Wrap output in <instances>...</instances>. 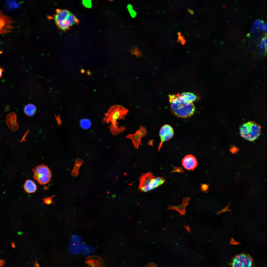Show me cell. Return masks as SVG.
I'll return each instance as SVG.
<instances>
[{"mask_svg": "<svg viewBox=\"0 0 267 267\" xmlns=\"http://www.w3.org/2000/svg\"><path fill=\"white\" fill-rule=\"evenodd\" d=\"M209 184H201L200 190L204 193H207L209 191Z\"/></svg>", "mask_w": 267, "mask_h": 267, "instance_id": "obj_24", "label": "cell"}, {"mask_svg": "<svg viewBox=\"0 0 267 267\" xmlns=\"http://www.w3.org/2000/svg\"><path fill=\"white\" fill-rule=\"evenodd\" d=\"M11 245L12 247L13 248H15V245L14 242H13L12 243Z\"/></svg>", "mask_w": 267, "mask_h": 267, "instance_id": "obj_31", "label": "cell"}, {"mask_svg": "<svg viewBox=\"0 0 267 267\" xmlns=\"http://www.w3.org/2000/svg\"><path fill=\"white\" fill-rule=\"evenodd\" d=\"M145 267H157V265L153 263H150L146 265Z\"/></svg>", "mask_w": 267, "mask_h": 267, "instance_id": "obj_27", "label": "cell"}, {"mask_svg": "<svg viewBox=\"0 0 267 267\" xmlns=\"http://www.w3.org/2000/svg\"><path fill=\"white\" fill-rule=\"evenodd\" d=\"M52 197H51L43 199V200L44 203L47 204H49L53 201H52Z\"/></svg>", "mask_w": 267, "mask_h": 267, "instance_id": "obj_26", "label": "cell"}, {"mask_svg": "<svg viewBox=\"0 0 267 267\" xmlns=\"http://www.w3.org/2000/svg\"><path fill=\"white\" fill-rule=\"evenodd\" d=\"M80 123L81 127L84 129H88L91 126L90 122L87 119H82L80 121Z\"/></svg>", "mask_w": 267, "mask_h": 267, "instance_id": "obj_22", "label": "cell"}, {"mask_svg": "<svg viewBox=\"0 0 267 267\" xmlns=\"http://www.w3.org/2000/svg\"><path fill=\"white\" fill-rule=\"evenodd\" d=\"M178 39L180 41L184 40L183 37L181 36H179L178 38Z\"/></svg>", "mask_w": 267, "mask_h": 267, "instance_id": "obj_30", "label": "cell"}, {"mask_svg": "<svg viewBox=\"0 0 267 267\" xmlns=\"http://www.w3.org/2000/svg\"><path fill=\"white\" fill-rule=\"evenodd\" d=\"M165 181L162 177L155 176L151 172L147 173L141 177L139 189L142 192H148L161 185Z\"/></svg>", "mask_w": 267, "mask_h": 267, "instance_id": "obj_3", "label": "cell"}, {"mask_svg": "<svg viewBox=\"0 0 267 267\" xmlns=\"http://www.w3.org/2000/svg\"><path fill=\"white\" fill-rule=\"evenodd\" d=\"M146 133L147 131L145 127L141 126L139 129L136 131L134 134H129L127 135L126 137L131 139L134 148L138 149L139 146L142 145L141 139L145 136Z\"/></svg>", "mask_w": 267, "mask_h": 267, "instance_id": "obj_9", "label": "cell"}, {"mask_svg": "<svg viewBox=\"0 0 267 267\" xmlns=\"http://www.w3.org/2000/svg\"><path fill=\"white\" fill-rule=\"evenodd\" d=\"M198 161L197 158L192 155L185 156L182 160V165L185 169L193 171L197 167Z\"/></svg>", "mask_w": 267, "mask_h": 267, "instance_id": "obj_11", "label": "cell"}, {"mask_svg": "<svg viewBox=\"0 0 267 267\" xmlns=\"http://www.w3.org/2000/svg\"><path fill=\"white\" fill-rule=\"evenodd\" d=\"M34 179L40 185L48 183L52 177L51 171L47 166L42 164L36 167L33 170Z\"/></svg>", "mask_w": 267, "mask_h": 267, "instance_id": "obj_5", "label": "cell"}, {"mask_svg": "<svg viewBox=\"0 0 267 267\" xmlns=\"http://www.w3.org/2000/svg\"><path fill=\"white\" fill-rule=\"evenodd\" d=\"M178 35H179V36H181V34L180 33H178Z\"/></svg>", "mask_w": 267, "mask_h": 267, "instance_id": "obj_33", "label": "cell"}, {"mask_svg": "<svg viewBox=\"0 0 267 267\" xmlns=\"http://www.w3.org/2000/svg\"><path fill=\"white\" fill-rule=\"evenodd\" d=\"M189 198H183L182 203L180 205L178 206H169L168 209L176 210L179 213L180 215H184L186 214L185 208L189 204Z\"/></svg>", "mask_w": 267, "mask_h": 267, "instance_id": "obj_15", "label": "cell"}, {"mask_svg": "<svg viewBox=\"0 0 267 267\" xmlns=\"http://www.w3.org/2000/svg\"><path fill=\"white\" fill-rule=\"evenodd\" d=\"M5 262L4 261V260H2L1 259H0V267H2L5 264Z\"/></svg>", "mask_w": 267, "mask_h": 267, "instance_id": "obj_28", "label": "cell"}, {"mask_svg": "<svg viewBox=\"0 0 267 267\" xmlns=\"http://www.w3.org/2000/svg\"><path fill=\"white\" fill-rule=\"evenodd\" d=\"M83 163V160L77 158L75 160V166L73 171V174L77 175L78 172V170L81 165Z\"/></svg>", "mask_w": 267, "mask_h": 267, "instance_id": "obj_21", "label": "cell"}, {"mask_svg": "<svg viewBox=\"0 0 267 267\" xmlns=\"http://www.w3.org/2000/svg\"><path fill=\"white\" fill-rule=\"evenodd\" d=\"M17 116L14 112H11L8 114L6 116V122L8 128L12 131L16 130L19 127L17 122Z\"/></svg>", "mask_w": 267, "mask_h": 267, "instance_id": "obj_14", "label": "cell"}, {"mask_svg": "<svg viewBox=\"0 0 267 267\" xmlns=\"http://www.w3.org/2000/svg\"><path fill=\"white\" fill-rule=\"evenodd\" d=\"M265 23L261 20H257L255 21L252 24L251 29V33L253 34L262 31H264Z\"/></svg>", "mask_w": 267, "mask_h": 267, "instance_id": "obj_16", "label": "cell"}, {"mask_svg": "<svg viewBox=\"0 0 267 267\" xmlns=\"http://www.w3.org/2000/svg\"><path fill=\"white\" fill-rule=\"evenodd\" d=\"M36 108L35 106L32 104L26 105L24 107V111L25 114L29 116L33 115L36 112Z\"/></svg>", "mask_w": 267, "mask_h": 267, "instance_id": "obj_20", "label": "cell"}, {"mask_svg": "<svg viewBox=\"0 0 267 267\" xmlns=\"http://www.w3.org/2000/svg\"><path fill=\"white\" fill-rule=\"evenodd\" d=\"M261 126L257 124L250 121L245 123L240 127L241 136L245 139L252 141L257 138L261 133Z\"/></svg>", "mask_w": 267, "mask_h": 267, "instance_id": "obj_4", "label": "cell"}, {"mask_svg": "<svg viewBox=\"0 0 267 267\" xmlns=\"http://www.w3.org/2000/svg\"><path fill=\"white\" fill-rule=\"evenodd\" d=\"M79 22L76 16L71 13L66 20L58 27L62 30H65L73 25L78 24Z\"/></svg>", "mask_w": 267, "mask_h": 267, "instance_id": "obj_13", "label": "cell"}, {"mask_svg": "<svg viewBox=\"0 0 267 267\" xmlns=\"http://www.w3.org/2000/svg\"><path fill=\"white\" fill-rule=\"evenodd\" d=\"M182 98L186 102L193 103L199 100V97L197 95L191 92H184L180 94Z\"/></svg>", "mask_w": 267, "mask_h": 267, "instance_id": "obj_17", "label": "cell"}, {"mask_svg": "<svg viewBox=\"0 0 267 267\" xmlns=\"http://www.w3.org/2000/svg\"><path fill=\"white\" fill-rule=\"evenodd\" d=\"M267 37L262 38L259 43V47L260 48L264 51H266L267 49Z\"/></svg>", "mask_w": 267, "mask_h": 267, "instance_id": "obj_23", "label": "cell"}, {"mask_svg": "<svg viewBox=\"0 0 267 267\" xmlns=\"http://www.w3.org/2000/svg\"><path fill=\"white\" fill-rule=\"evenodd\" d=\"M4 71L3 69L0 67V78H1L3 75V73Z\"/></svg>", "mask_w": 267, "mask_h": 267, "instance_id": "obj_29", "label": "cell"}, {"mask_svg": "<svg viewBox=\"0 0 267 267\" xmlns=\"http://www.w3.org/2000/svg\"><path fill=\"white\" fill-rule=\"evenodd\" d=\"M82 238L77 235H73L71 238L68 247L69 251L72 254L77 255L81 252L83 244Z\"/></svg>", "mask_w": 267, "mask_h": 267, "instance_id": "obj_8", "label": "cell"}, {"mask_svg": "<svg viewBox=\"0 0 267 267\" xmlns=\"http://www.w3.org/2000/svg\"><path fill=\"white\" fill-rule=\"evenodd\" d=\"M171 111L178 117L187 118L192 116L195 111V107L193 103L185 101L179 93L169 95Z\"/></svg>", "mask_w": 267, "mask_h": 267, "instance_id": "obj_1", "label": "cell"}, {"mask_svg": "<svg viewBox=\"0 0 267 267\" xmlns=\"http://www.w3.org/2000/svg\"><path fill=\"white\" fill-rule=\"evenodd\" d=\"M83 4L86 7L90 8L91 7V0H82Z\"/></svg>", "mask_w": 267, "mask_h": 267, "instance_id": "obj_25", "label": "cell"}, {"mask_svg": "<svg viewBox=\"0 0 267 267\" xmlns=\"http://www.w3.org/2000/svg\"><path fill=\"white\" fill-rule=\"evenodd\" d=\"M128 112V110L120 105L112 106L105 114L102 122L103 123L111 122L109 127L111 132L113 135H117L125 130V127L118 126L117 122V120L120 119L124 120L125 116Z\"/></svg>", "mask_w": 267, "mask_h": 267, "instance_id": "obj_2", "label": "cell"}, {"mask_svg": "<svg viewBox=\"0 0 267 267\" xmlns=\"http://www.w3.org/2000/svg\"><path fill=\"white\" fill-rule=\"evenodd\" d=\"M71 13L66 9H57L54 16V19L58 27L66 19Z\"/></svg>", "mask_w": 267, "mask_h": 267, "instance_id": "obj_12", "label": "cell"}, {"mask_svg": "<svg viewBox=\"0 0 267 267\" xmlns=\"http://www.w3.org/2000/svg\"><path fill=\"white\" fill-rule=\"evenodd\" d=\"M12 23V20L9 16L0 11V35L11 31L13 28Z\"/></svg>", "mask_w": 267, "mask_h": 267, "instance_id": "obj_10", "label": "cell"}, {"mask_svg": "<svg viewBox=\"0 0 267 267\" xmlns=\"http://www.w3.org/2000/svg\"><path fill=\"white\" fill-rule=\"evenodd\" d=\"M181 44H185V40H182V41H181Z\"/></svg>", "mask_w": 267, "mask_h": 267, "instance_id": "obj_32", "label": "cell"}, {"mask_svg": "<svg viewBox=\"0 0 267 267\" xmlns=\"http://www.w3.org/2000/svg\"><path fill=\"white\" fill-rule=\"evenodd\" d=\"M24 188L27 193H32L36 191L37 189V186L33 181L28 179L24 183Z\"/></svg>", "mask_w": 267, "mask_h": 267, "instance_id": "obj_18", "label": "cell"}, {"mask_svg": "<svg viewBox=\"0 0 267 267\" xmlns=\"http://www.w3.org/2000/svg\"><path fill=\"white\" fill-rule=\"evenodd\" d=\"M174 132L173 128L168 124H165L161 128L159 133L160 139V142L159 144L158 151H159L163 142L168 140L173 136Z\"/></svg>", "mask_w": 267, "mask_h": 267, "instance_id": "obj_7", "label": "cell"}, {"mask_svg": "<svg viewBox=\"0 0 267 267\" xmlns=\"http://www.w3.org/2000/svg\"><path fill=\"white\" fill-rule=\"evenodd\" d=\"M95 251V249L93 247L83 244L81 252L85 256H89L94 254Z\"/></svg>", "mask_w": 267, "mask_h": 267, "instance_id": "obj_19", "label": "cell"}, {"mask_svg": "<svg viewBox=\"0 0 267 267\" xmlns=\"http://www.w3.org/2000/svg\"><path fill=\"white\" fill-rule=\"evenodd\" d=\"M253 261L249 255L241 253L236 255L233 259L231 265L233 267H250L253 265Z\"/></svg>", "mask_w": 267, "mask_h": 267, "instance_id": "obj_6", "label": "cell"}, {"mask_svg": "<svg viewBox=\"0 0 267 267\" xmlns=\"http://www.w3.org/2000/svg\"><path fill=\"white\" fill-rule=\"evenodd\" d=\"M110 0V1H113V0Z\"/></svg>", "mask_w": 267, "mask_h": 267, "instance_id": "obj_34", "label": "cell"}]
</instances>
